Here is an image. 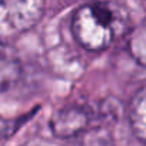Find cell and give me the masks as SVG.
<instances>
[{
  "label": "cell",
  "mask_w": 146,
  "mask_h": 146,
  "mask_svg": "<svg viewBox=\"0 0 146 146\" xmlns=\"http://www.w3.org/2000/svg\"><path fill=\"white\" fill-rule=\"evenodd\" d=\"M129 23L126 7L116 0H96L78 9L72 30L78 43L90 52L108 49L122 36Z\"/></svg>",
  "instance_id": "obj_1"
},
{
  "label": "cell",
  "mask_w": 146,
  "mask_h": 146,
  "mask_svg": "<svg viewBox=\"0 0 146 146\" xmlns=\"http://www.w3.org/2000/svg\"><path fill=\"white\" fill-rule=\"evenodd\" d=\"M0 7L12 29L26 32L40 20L44 0H0Z\"/></svg>",
  "instance_id": "obj_2"
},
{
  "label": "cell",
  "mask_w": 146,
  "mask_h": 146,
  "mask_svg": "<svg viewBox=\"0 0 146 146\" xmlns=\"http://www.w3.org/2000/svg\"><path fill=\"white\" fill-rule=\"evenodd\" d=\"M90 125V116L80 108H66L59 110L52 119V130L59 137L76 136Z\"/></svg>",
  "instance_id": "obj_3"
},
{
  "label": "cell",
  "mask_w": 146,
  "mask_h": 146,
  "mask_svg": "<svg viewBox=\"0 0 146 146\" xmlns=\"http://www.w3.org/2000/svg\"><path fill=\"white\" fill-rule=\"evenodd\" d=\"M22 63L16 50L0 39V93L10 89L20 78Z\"/></svg>",
  "instance_id": "obj_4"
},
{
  "label": "cell",
  "mask_w": 146,
  "mask_h": 146,
  "mask_svg": "<svg viewBox=\"0 0 146 146\" xmlns=\"http://www.w3.org/2000/svg\"><path fill=\"white\" fill-rule=\"evenodd\" d=\"M129 122L133 135L140 142L146 143V86L142 88L132 99Z\"/></svg>",
  "instance_id": "obj_5"
},
{
  "label": "cell",
  "mask_w": 146,
  "mask_h": 146,
  "mask_svg": "<svg viewBox=\"0 0 146 146\" xmlns=\"http://www.w3.org/2000/svg\"><path fill=\"white\" fill-rule=\"evenodd\" d=\"M127 46L135 60L146 67V19L132 30Z\"/></svg>",
  "instance_id": "obj_6"
},
{
  "label": "cell",
  "mask_w": 146,
  "mask_h": 146,
  "mask_svg": "<svg viewBox=\"0 0 146 146\" xmlns=\"http://www.w3.org/2000/svg\"><path fill=\"white\" fill-rule=\"evenodd\" d=\"M7 135H9V123L0 116V142H2Z\"/></svg>",
  "instance_id": "obj_7"
}]
</instances>
